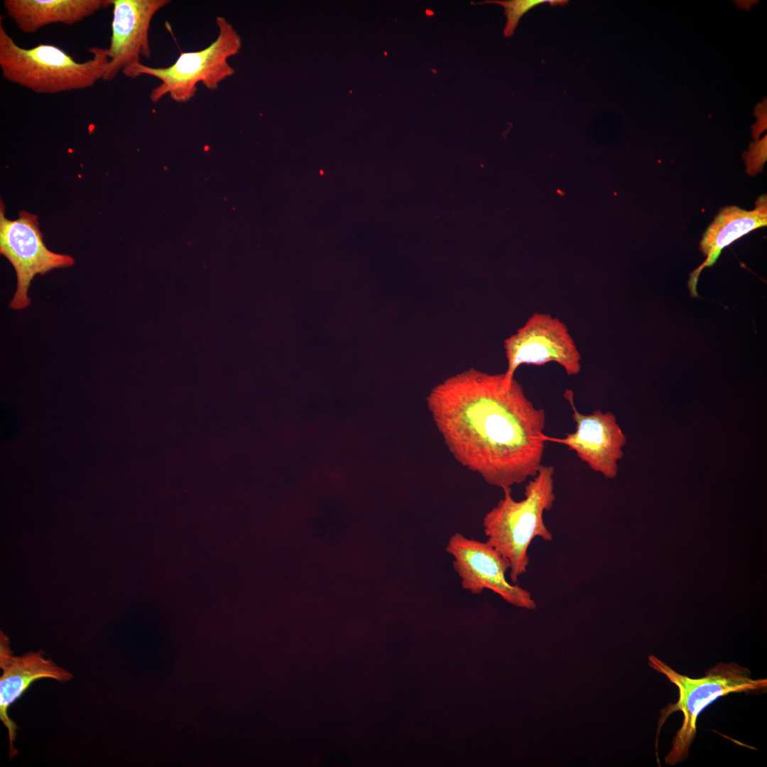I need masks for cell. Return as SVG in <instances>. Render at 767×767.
<instances>
[{"label": "cell", "instance_id": "cell-13", "mask_svg": "<svg viewBox=\"0 0 767 767\" xmlns=\"http://www.w3.org/2000/svg\"><path fill=\"white\" fill-rule=\"evenodd\" d=\"M3 4L18 29L28 34L53 23L75 25L112 6L111 0H4Z\"/></svg>", "mask_w": 767, "mask_h": 767}, {"label": "cell", "instance_id": "cell-14", "mask_svg": "<svg viewBox=\"0 0 767 767\" xmlns=\"http://www.w3.org/2000/svg\"><path fill=\"white\" fill-rule=\"evenodd\" d=\"M567 2V0H494L485 1L479 4H496L504 8L506 23L504 29V36L509 38L513 34L521 16L534 6L544 3H549L551 6H562Z\"/></svg>", "mask_w": 767, "mask_h": 767}, {"label": "cell", "instance_id": "cell-2", "mask_svg": "<svg viewBox=\"0 0 767 767\" xmlns=\"http://www.w3.org/2000/svg\"><path fill=\"white\" fill-rule=\"evenodd\" d=\"M553 465L542 464L525 486L524 498L516 501L511 489H503L504 497L483 518L486 542L510 564L509 578L515 584L527 571L530 562L528 550L535 538L551 541L553 534L543 520L545 511L555 501Z\"/></svg>", "mask_w": 767, "mask_h": 767}, {"label": "cell", "instance_id": "cell-11", "mask_svg": "<svg viewBox=\"0 0 767 767\" xmlns=\"http://www.w3.org/2000/svg\"><path fill=\"white\" fill-rule=\"evenodd\" d=\"M0 719L8 729L11 759L18 753L14 741L18 727L8 715L11 705L37 680L52 678L62 682L72 680L73 675L50 659L45 658L42 651L13 656L9 640L3 633L0 640Z\"/></svg>", "mask_w": 767, "mask_h": 767}, {"label": "cell", "instance_id": "cell-6", "mask_svg": "<svg viewBox=\"0 0 767 767\" xmlns=\"http://www.w3.org/2000/svg\"><path fill=\"white\" fill-rule=\"evenodd\" d=\"M4 214L1 200L0 252L12 264L17 278L16 290L9 306L20 310L31 303L28 291L37 274L70 267L75 260L70 255L54 253L46 247L36 215L23 210L16 219L10 220Z\"/></svg>", "mask_w": 767, "mask_h": 767}, {"label": "cell", "instance_id": "cell-9", "mask_svg": "<svg viewBox=\"0 0 767 767\" xmlns=\"http://www.w3.org/2000/svg\"><path fill=\"white\" fill-rule=\"evenodd\" d=\"M564 397L571 406L575 430L567 433L565 437L543 435V440L555 442L567 446L595 472L606 479H614L618 474V461L624 456L623 447L626 437L617 423L614 415L597 409L590 414L577 410L574 402V393L566 389Z\"/></svg>", "mask_w": 767, "mask_h": 767}, {"label": "cell", "instance_id": "cell-1", "mask_svg": "<svg viewBox=\"0 0 767 767\" xmlns=\"http://www.w3.org/2000/svg\"><path fill=\"white\" fill-rule=\"evenodd\" d=\"M428 408L454 458L492 486L511 488L542 465L546 416L514 379L469 369L433 387Z\"/></svg>", "mask_w": 767, "mask_h": 767}, {"label": "cell", "instance_id": "cell-5", "mask_svg": "<svg viewBox=\"0 0 767 767\" xmlns=\"http://www.w3.org/2000/svg\"><path fill=\"white\" fill-rule=\"evenodd\" d=\"M216 24L218 34L209 46L197 51L182 52L173 64L165 67L139 63L131 70L129 78L147 75L158 79L161 83L149 94L153 103L166 95L177 103H186L195 96L199 83L209 90L217 89L222 81L235 72L228 59L239 53L241 38L224 17L217 16Z\"/></svg>", "mask_w": 767, "mask_h": 767}, {"label": "cell", "instance_id": "cell-4", "mask_svg": "<svg viewBox=\"0 0 767 767\" xmlns=\"http://www.w3.org/2000/svg\"><path fill=\"white\" fill-rule=\"evenodd\" d=\"M648 664L651 668L664 675L678 690V701L669 703L660 710L656 739L657 749L660 729L668 717L675 712H682V725L676 732L671 749L664 759L665 763L670 766L680 763L687 758L696 736L697 717L709 704L731 693L766 692V678H753L747 668L734 662H719L700 678L682 675L653 655L648 658Z\"/></svg>", "mask_w": 767, "mask_h": 767}, {"label": "cell", "instance_id": "cell-8", "mask_svg": "<svg viewBox=\"0 0 767 767\" xmlns=\"http://www.w3.org/2000/svg\"><path fill=\"white\" fill-rule=\"evenodd\" d=\"M445 550L453 557L452 567L461 579L462 589L474 594L489 589L516 606L528 609L536 606L530 592L507 580L509 562L486 541L455 533L449 538Z\"/></svg>", "mask_w": 767, "mask_h": 767}, {"label": "cell", "instance_id": "cell-7", "mask_svg": "<svg viewBox=\"0 0 767 767\" xmlns=\"http://www.w3.org/2000/svg\"><path fill=\"white\" fill-rule=\"evenodd\" d=\"M507 369L504 383L510 386L523 364L560 365L568 376L581 371V354L564 322L549 314L535 312L523 327L504 341Z\"/></svg>", "mask_w": 767, "mask_h": 767}, {"label": "cell", "instance_id": "cell-3", "mask_svg": "<svg viewBox=\"0 0 767 767\" xmlns=\"http://www.w3.org/2000/svg\"><path fill=\"white\" fill-rule=\"evenodd\" d=\"M92 58L77 62L61 48L39 43L19 46L0 21V67L7 81L40 94H58L93 87L102 80L108 48L92 47Z\"/></svg>", "mask_w": 767, "mask_h": 767}, {"label": "cell", "instance_id": "cell-10", "mask_svg": "<svg viewBox=\"0 0 767 767\" xmlns=\"http://www.w3.org/2000/svg\"><path fill=\"white\" fill-rule=\"evenodd\" d=\"M170 0H111L113 19L109 62L102 77L113 80L120 72L129 78L142 57L149 58V29L154 16Z\"/></svg>", "mask_w": 767, "mask_h": 767}, {"label": "cell", "instance_id": "cell-12", "mask_svg": "<svg viewBox=\"0 0 767 767\" xmlns=\"http://www.w3.org/2000/svg\"><path fill=\"white\" fill-rule=\"evenodd\" d=\"M767 224V198L759 197L756 207L751 211L737 206L722 208L707 227L700 242L701 251L707 256L705 261L690 276L688 287L693 297L697 296V283L701 271L712 266L722 250L737 239Z\"/></svg>", "mask_w": 767, "mask_h": 767}]
</instances>
